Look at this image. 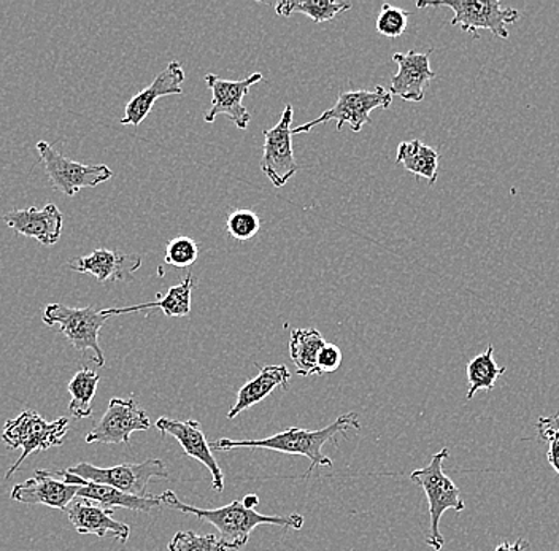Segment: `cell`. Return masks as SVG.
Returning <instances> with one entry per match:
<instances>
[{"label": "cell", "instance_id": "277c9868", "mask_svg": "<svg viewBox=\"0 0 559 551\" xmlns=\"http://www.w3.org/2000/svg\"><path fill=\"white\" fill-rule=\"evenodd\" d=\"M68 432V417H59L58 420L47 421L35 410H24L15 420L7 421L2 432V441L10 450H23L21 458L7 472V480L12 479L21 464L26 462L33 453L45 452V450H50L52 446L64 444Z\"/></svg>", "mask_w": 559, "mask_h": 551}, {"label": "cell", "instance_id": "7a4b0ae2", "mask_svg": "<svg viewBox=\"0 0 559 551\" xmlns=\"http://www.w3.org/2000/svg\"><path fill=\"white\" fill-rule=\"evenodd\" d=\"M361 429L358 415L345 414L338 417L330 427L310 431V429L292 428L271 438L258 439V441H234V439H218L210 442L212 450L216 452H229L237 448H262L272 452L285 453V455L306 456L310 459V467L304 474L302 479H309L317 467H332V462L323 453L326 442L334 441L335 435L344 434L348 429ZM335 442V441H334Z\"/></svg>", "mask_w": 559, "mask_h": 551}, {"label": "cell", "instance_id": "836d02e7", "mask_svg": "<svg viewBox=\"0 0 559 551\" xmlns=\"http://www.w3.org/2000/svg\"><path fill=\"white\" fill-rule=\"evenodd\" d=\"M495 551H531V546L527 540L519 539L515 543H510L509 540L499 543Z\"/></svg>", "mask_w": 559, "mask_h": 551}, {"label": "cell", "instance_id": "603a6c76", "mask_svg": "<svg viewBox=\"0 0 559 551\" xmlns=\"http://www.w3.org/2000/svg\"><path fill=\"white\" fill-rule=\"evenodd\" d=\"M326 340L318 330H295L289 337V356L295 362L297 374L302 376L321 375L318 356Z\"/></svg>", "mask_w": 559, "mask_h": 551}, {"label": "cell", "instance_id": "6da1fadb", "mask_svg": "<svg viewBox=\"0 0 559 551\" xmlns=\"http://www.w3.org/2000/svg\"><path fill=\"white\" fill-rule=\"evenodd\" d=\"M160 502L166 507L181 512L185 515L195 516L201 522L215 526L219 539L229 550H242L250 539V534L261 525L282 526V528L300 529L304 526V516L292 515H262L254 508L260 505L257 494H248L243 501H234L219 508H199L185 504L174 491L167 490L159 494Z\"/></svg>", "mask_w": 559, "mask_h": 551}, {"label": "cell", "instance_id": "8992f818", "mask_svg": "<svg viewBox=\"0 0 559 551\" xmlns=\"http://www.w3.org/2000/svg\"><path fill=\"white\" fill-rule=\"evenodd\" d=\"M418 9L428 7H447L453 10L452 26L461 27L464 33L477 36L478 29L489 31L492 36L507 40L509 26L520 20V12L512 7H504L498 0H450V2H418Z\"/></svg>", "mask_w": 559, "mask_h": 551}, {"label": "cell", "instance_id": "30bf717a", "mask_svg": "<svg viewBox=\"0 0 559 551\" xmlns=\"http://www.w3.org/2000/svg\"><path fill=\"white\" fill-rule=\"evenodd\" d=\"M293 118L295 108L288 104L278 124L264 131L261 170L275 188L285 187L299 172V164L293 152Z\"/></svg>", "mask_w": 559, "mask_h": 551}, {"label": "cell", "instance_id": "4316f807", "mask_svg": "<svg viewBox=\"0 0 559 551\" xmlns=\"http://www.w3.org/2000/svg\"><path fill=\"white\" fill-rule=\"evenodd\" d=\"M349 9H352V3L334 2V0H286L275 7L280 16H292L293 13L300 12L318 24L334 20L335 16Z\"/></svg>", "mask_w": 559, "mask_h": 551}, {"label": "cell", "instance_id": "5bb4252c", "mask_svg": "<svg viewBox=\"0 0 559 551\" xmlns=\"http://www.w3.org/2000/svg\"><path fill=\"white\" fill-rule=\"evenodd\" d=\"M80 484H70L59 480L56 472L50 470H35L34 479L17 483L13 487L10 498L21 504L47 505V507L66 511L70 502L76 498Z\"/></svg>", "mask_w": 559, "mask_h": 551}, {"label": "cell", "instance_id": "9a60e30c", "mask_svg": "<svg viewBox=\"0 0 559 551\" xmlns=\"http://www.w3.org/2000/svg\"><path fill=\"white\" fill-rule=\"evenodd\" d=\"M3 223L16 233L37 240L41 245H56L64 228V215L55 204L45 207L20 208L3 214Z\"/></svg>", "mask_w": 559, "mask_h": 551}, {"label": "cell", "instance_id": "83f0119b", "mask_svg": "<svg viewBox=\"0 0 559 551\" xmlns=\"http://www.w3.org/2000/svg\"><path fill=\"white\" fill-rule=\"evenodd\" d=\"M169 551H229L226 543L215 534H198L194 531H180L175 534L169 546Z\"/></svg>", "mask_w": 559, "mask_h": 551}, {"label": "cell", "instance_id": "d6986e66", "mask_svg": "<svg viewBox=\"0 0 559 551\" xmlns=\"http://www.w3.org/2000/svg\"><path fill=\"white\" fill-rule=\"evenodd\" d=\"M185 79H187V76H185V71L180 62L174 61L167 64V68L164 69L163 72L157 73L156 79L153 80L148 88L140 91L139 94H135V96L129 100L120 124L134 125V128H138V125L142 124V121L148 117L157 99L166 96H177V94L183 93L181 85H183Z\"/></svg>", "mask_w": 559, "mask_h": 551}, {"label": "cell", "instance_id": "3957f363", "mask_svg": "<svg viewBox=\"0 0 559 551\" xmlns=\"http://www.w3.org/2000/svg\"><path fill=\"white\" fill-rule=\"evenodd\" d=\"M449 456V448L440 450L439 453L432 456L428 466L411 474V480L421 487L426 498H428L431 528H429L428 537H426V543L436 551L442 550L443 543H445L442 534H440L442 515L450 508L456 512H463L466 508L463 498H461L460 488L453 483V480L443 470V462Z\"/></svg>", "mask_w": 559, "mask_h": 551}, {"label": "cell", "instance_id": "4dcf8cb0", "mask_svg": "<svg viewBox=\"0 0 559 551\" xmlns=\"http://www.w3.org/2000/svg\"><path fill=\"white\" fill-rule=\"evenodd\" d=\"M408 16L411 13L397 7L384 3L380 10L379 19H377V33L382 34L386 38H397L407 29Z\"/></svg>", "mask_w": 559, "mask_h": 551}, {"label": "cell", "instance_id": "52a82bcc", "mask_svg": "<svg viewBox=\"0 0 559 551\" xmlns=\"http://www.w3.org/2000/svg\"><path fill=\"white\" fill-rule=\"evenodd\" d=\"M68 472L91 483L107 484L122 493L134 496H148V483L152 479H169L166 464L159 458L143 463H122L114 467H97L90 463H80L69 467Z\"/></svg>", "mask_w": 559, "mask_h": 551}, {"label": "cell", "instance_id": "1f68e13d", "mask_svg": "<svg viewBox=\"0 0 559 551\" xmlns=\"http://www.w3.org/2000/svg\"><path fill=\"white\" fill-rule=\"evenodd\" d=\"M542 441L547 442V459L559 476V414L540 417L536 424Z\"/></svg>", "mask_w": 559, "mask_h": 551}, {"label": "cell", "instance_id": "f1b7e54d", "mask_svg": "<svg viewBox=\"0 0 559 551\" xmlns=\"http://www.w3.org/2000/svg\"><path fill=\"white\" fill-rule=\"evenodd\" d=\"M226 231L237 242H248L261 231V218L253 211L239 208L227 216Z\"/></svg>", "mask_w": 559, "mask_h": 551}, {"label": "cell", "instance_id": "d6a6232c", "mask_svg": "<svg viewBox=\"0 0 559 551\" xmlns=\"http://www.w3.org/2000/svg\"><path fill=\"white\" fill-rule=\"evenodd\" d=\"M342 364V351L337 345L326 344L320 356H318V369H320L321 375L328 374V372L337 371Z\"/></svg>", "mask_w": 559, "mask_h": 551}, {"label": "cell", "instance_id": "9c48e42d", "mask_svg": "<svg viewBox=\"0 0 559 551\" xmlns=\"http://www.w3.org/2000/svg\"><path fill=\"white\" fill-rule=\"evenodd\" d=\"M393 103V94L383 86H377L373 91L358 89L345 91L337 97L335 106L330 110L323 111L320 117L309 121V123L293 128V135L306 134L312 131L317 125L328 123V121H337V131L349 124L353 132H359L365 124H370V113L376 108L391 107Z\"/></svg>", "mask_w": 559, "mask_h": 551}, {"label": "cell", "instance_id": "ba28073f", "mask_svg": "<svg viewBox=\"0 0 559 551\" xmlns=\"http://www.w3.org/2000/svg\"><path fill=\"white\" fill-rule=\"evenodd\" d=\"M35 148H37L52 188L66 196H75L80 190H85V188L99 187L100 183H105L114 177V170L105 164L86 166V164L76 163V160L66 158L48 142L38 141Z\"/></svg>", "mask_w": 559, "mask_h": 551}, {"label": "cell", "instance_id": "5b68a950", "mask_svg": "<svg viewBox=\"0 0 559 551\" xmlns=\"http://www.w3.org/2000/svg\"><path fill=\"white\" fill-rule=\"evenodd\" d=\"M110 316L104 310H96L93 306L69 307L64 303H48L44 310V323L47 326L59 324L61 333L68 337L80 354L93 351V361L97 368L105 364V356L99 345V333Z\"/></svg>", "mask_w": 559, "mask_h": 551}, {"label": "cell", "instance_id": "44dd1931", "mask_svg": "<svg viewBox=\"0 0 559 551\" xmlns=\"http://www.w3.org/2000/svg\"><path fill=\"white\" fill-rule=\"evenodd\" d=\"M192 285H194V275L190 272L180 285L169 288L167 295L155 302L122 307V309H105V313L111 319V316L128 315L132 312H143V310L160 309L167 319H181V316H188L191 313Z\"/></svg>", "mask_w": 559, "mask_h": 551}, {"label": "cell", "instance_id": "2e32d148", "mask_svg": "<svg viewBox=\"0 0 559 551\" xmlns=\"http://www.w3.org/2000/svg\"><path fill=\"white\" fill-rule=\"evenodd\" d=\"M431 51L418 53L411 50L393 56V61L400 68L396 75L391 79L390 93L393 96L401 97L405 103H421L425 99L426 86L436 79V72L429 62Z\"/></svg>", "mask_w": 559, "mask_h": 551}, {"label": "cell", "instance_id": "d4e9b609", "mask_svg": "<svg viewBox=\"0 0 559 551\" xmlns=\"http://www.w3.org/2000/svg\"><path fill=\"white\" fill-rule=\"evenodd\" d=\"M99 382V374L87 368L80 369L70 380L68 390L72 400H70L69 410L75 420H86V418L93 417L91 403L96 396Z\"/></svg>", "mask_w": 559, "mask_h": 551}, {"label": "cell", "instance_id": "ffe728a7", "mask_svg": "<svg viewBox=\"0 0 559 551\" xmlns=\"http://www.w3.org/2000/svg\"><path fill=\"white\" fill-rule=\"evenodd\" d=\"M292 372L286 366H264L260 369V374L245 383L242 388L237 393V403L227 414V420H234L239 417L243 410L257 406L258 403L264 400L275 388L282 386L283 390L288 388Z\"/></svg>", "mask_w": 559, "mask_h": 551}, {"label": "cell", "instance_id": "e0dca14e", "mask_svg": "<svg viewBox=\"0 0 559 551\" xmlns=\"http://www.w3.org/2000/svg\"><path fill=\"white\" fill-rule=\"evenodd\" d=\"M69 268L80 274H91L97 282H131L135 272L142 266L139 254H124L114 250H94L86 256L73 257Z\"/></svg>", "mask_w": 559, "mask_h": 551}, {"label": "cell", "instance_id": "8fae6325", "mask_svg": "<svg viewBox=\"0 0 559 551\" xmlns=\"http://www.w3.org/2000/svg\"><path fill=\"white\" fill-rule=\"evenodd\" d=\"M150 428L148 414L140 409L134 397H115L96 427L87 432L86 444L129 445L134 432L148 431Z\"/></svg>", "mask_w": 559, "mask_h": 551}, {"label": "cell", "instance_id": "484cf974", "mask_svg": "<svg viewBox=\"0 0 559 551\" xmlns=\"http://www.w3.org/2000/svg\"><path fill=\"white\" fill-rule=\"evenodd\" d=\"M506 371L504 366H498V362H496L495 347L489 345L485 354L475 356L467 364V382H469L467 400L474 399L475 393L480 392V390L492 392L499 376L504 375Z\"/></svg>", "mask_w": 559, "mask_h": 551}, {"label": "cell", "instance_id": "f546056e", "mask_svg": "<svg viewBox=\"0 0 559 551\" xmlns=\"http://www.w3.org/2000/svg\"><path fill=\"white\" fill-rule=\"evenodd\" d=\"M199 245L187 236L175 237L167 243L164 261L175 268L191 267L198 261Z\"/></svg>", "mask_w": 559, "mask_h": 551}, {"label": "cell", "instance_id": "4fadbf2b", "mask_svg": "<svg viewBox=\"0 0 559 551\" xmlns=\"http://www.w3.org/2000/svg\"><path fill=\"white\" fill-rule=\"evenodd\" d=\"M156 429L163 438H174L183 448L185 455L195 459V462L204 464L212 474V488L218 493L225 490V474L222 467L216 463L212 453V445L205 439L201 423L195 420H170V418H159L156 421Z\"/></svg>", "mask_w": 559, "mask_h": 551}, {"label": "cell", "instance_id": "cb8c5ba5", "mask_svg": "<svg viewBox=\"0 0 559 551\" xmlns=\"http://www.w3.org/2000/svg\"><path fill=\"white\" fill-rule=\"evenodd\" d=\"M439 152L425 145L421 141H408L400 143L397 146L396 163L401 164L405 170L414 173L415 177L426 178L429 184L437 181L439 172Z\"/></svg>", "mask_w": 559, "mask_h": 551}, {"label": "cell", "instance_id": "7c38bea8", "mask_svg": "<svg viewBox=\"0 0 559 551\" xmlns=\"http://www.w3.org/2000/svg\"><path fill=\"white\" fill-rule=\"evenodd\" d=\"M264 76L261 72L251 73L247 79L240 82H229V80L219 79L218 75L209 73L205 75L209 88L212 89V107L205 113V121L213 123L218 115H225L237 128H248L251 121L250 111L243 106V97L247 96L251 86L262 82Z\"/></svg>", "mask_w": 559, "mask_h": 551}, {"label": "cell", "instance_id": "7402d4cb", "mask_svg": "<svg viewBox=\"0 0 559 551\" xmlns=\"http://www.w3.org/2000/svg\"><path fill=\"white\" fill-rule=\"evenodd\" d=\"M76 498L87 499V501L96 502V504L103 505L105 508H129V511L135 512H150L152 508L159 507L163 505L159 496L155 494H148L146 498L134 496V494L122 493L117 488L107 487V484H97L86 481L82 488H80Z\"/></svg>", "mask_w": 559, "mask_h": 551}, {"label": "cell", "instance_id": "ac0fdd59", "mask_svg": "<svg viewBox=\"0 0 559 551\" xmlns=\"http://www.w3.org/2000/svg\"><path fill=\"white\" fill-rule=\"evenodd\" d=\"M70 523L79 534H94L97 537H115L118 542L126 543L131 536V526L114 519V508H105L87 499L75 498L66 508Z\"/></svg>", "mask_w": 559, "mask_h": 551}]
</instances>
